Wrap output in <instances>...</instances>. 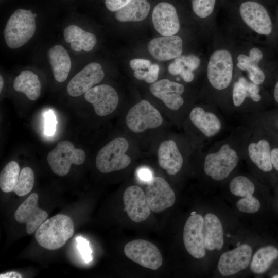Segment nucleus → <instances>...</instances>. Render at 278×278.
Here are the masks:
<instances>
[{
  "instance_id": "6",
  "label": "nucleus",
  "mask_w": 278,
  "mask_h": 278,
  "mask_svg": "<svg viewBox=\"0 0 278 278\" xmlns=\"http://www.w3.org/2000/svg\"><path fill=\"white\" fill-rule=\"evenodd\" d=\"M126 123L129 129L135 133L160 126L163 118L159 111L148 101L143 100L129 110Z\"/></svg>"
},
{
  "instance_id": "35",
  "label": "nucleus",
  "mask_w": 278,
  "mask_h": 278,
  "mask_svg": "<svg viewBox=\"0 0 278 278\" xmlns=\"http://www.w3.org/2000/svg\"><path fill=\"white\" fill-rule=\"evenodd\" d=\"M247 97H249V94L241 77L234 85L232 95L234 105L236 107L240 106Z\"/></svg>"
},
{
  "instance_id": "49",
  "label": "nucleus",
  "mask_w": 278,
  "mask_h": 278,
  "mask_svg": "<svg viewBox=\"0 0 278 278\" xmlns=\"http://www.w3.org/2000/svg\"><path fill=\"white\" fill-rule=\"evenodd\" d=\"M4 85V80L2 75L0 76V92H2Z\"/></svg>"
},
{
  "instance_id": "16",
  "label": "nucleus",
  "mask_w": 278,
  "mask_h": 278,
  "mask_svg": "<svg viewBox=\"0 0 278 278\" xmlns=\"http://www.w3.org/2000/svg\"><path fill=\"white\" fill-rule=\"evenodd\" d=\"M125 209L129 218L134 222L146 220L150 214L145 192L139 186L128 187L123 193Z\"/></svg>"
},
{
  "instance_id": "1",
  "label": "nucleus",
  "mask_w": 278,
  "mask_h": 278,
  "mask_svg": "<svg viewBox=\"0 0 278 278\" xmlns=\"http://www.w3.org/2000/svg\"><path fill=\"white\" fill-rule=\"evenodd\" d=\"M74 233L72 219L64 214H57L46 219L35 233L37 242L48 250H56L63 246Z\"/></svg>"
},
{
  "instance_id": "14",
  "label": "nucleus",
  "mask_w": 278,
  "mask_h": 278,
  "mask_svg": "<svg viewBox=\"0 0 278 278\" xmlns=\"http://www.w3.org/2000/svg\"><path fill=\"white\" fill-rule=\"evenodd\" d=\"M38 199L37 193H32L14 213L16 221L26 224V232L29 234L36 231L48 217L47 213L38 207Z\"/></svg>"
},
{
  "instance_id": "29",
  "label": "nucleus",
  "mask_w": 278,
  "mask_h": 278,
  "mask_svg": "<svg viewBox=\"0 0 278 278\" xmlns=\"http://www.w3.org/2000/svg\"><path fill=\"white\" fill-rule=\"evenodd\" d=\"M278 257V249L272 246L260 248L253 255L250 269L256 274L266 272Z\"/></svg>"
},
{
  "instance_id": "31",
  "label": "nucleus",
  "mask_w": 278,
  "mask_h": 278,
  "mask_svg": "<svg viewBox=\"0 0 278 278\" xmlns=\"http://www.w3.org/2000/svg\"><path fill=\"white\" fill-rule=\"evenodd\" d=\"M229 188L233 195L242 198L252 196L255 191L253 183L242 176L234 177L230 183Z\"/></svg>"
},
{
  "instance_id": "18",
  "label": "nucleus",
  "mask_w": 278,
  "mask_h": 278,
  "mask_svg": "<svg viewBox=\"0 0 278 278\" xmlns=\"http://www.w3.org/2000/svg\"><path fill=\"white\" fill-rule=\"evenodd\" d=\"M149 90L172 110H178L184 103L181 94L184 91V87L181 84L163 79L151 83Z\"/></svg>"
},
{
  "instance_id": "11",
  "label": "nucleus",
  "mask_w": 278,
  "mask_h": 278,
  "mask_svg": "<svg viewBox=\"0 0 278 278\" xmlns=\"http://www.w3.org/2000/svg\"><path fill=\"white\" fill-rule=\"evenodd\" d=\"M240 16L244 22L257 33L270 34L272 30V24L265 8L254 1L242 3L239 8Z\"/></svg>"
},
{
  "instance_id": "50",
  "label": "nucleus",
  "mask_w": 278,
  "mask_h": 278,
  "mask_svg": "<svg viewBox=\"0 0 278 278\" xmlns=\"http://www.w3.org/2000/svg\"><path fill=\"white\" fill-rule=\"evenodd\" d=\"M273 278H278V274L277 275H274V276H272Z\"/></svg>"
},
{
  "instance_id": "40",
  "label": "nucleus",
  "mask_w": 278,
  "mask_h": 278,
  "mask_svg": "<svg viewBox=\"0 0 278 278\" xmlns=\"http://www.w3.org/2000/svg\"><path fill=\"white\" fill-rule=\"evenodd\" d=\"M159 66L158 65L151 64L148 71H146L144 81L148 83H152L156 81L158 78Z\"/></svg>"
},
{
  "instance_id": "38",
  "label": "nucleus",
  "mask_w": 278,
  "mask_h": 278,
  "mask_svg": "<svg viewBox=\"0 0 278 278\" xmlns=\"http://www.w3.org/2000/svg\"><path fill=\"white\" fill-rule=\"evenodd\" d=\"M179 58L185 67L192 71L197 69L200 63V59L195 55L180 56Z\"/></svg>"
},
{
  "instance_id": "30",
  "label": "nucleus",
  "mask_w": 278,
  "mask_h": 278,
  "mask_svg": "<svg viewBox=\"0 0 278 278\" xmlns=\"http://www.w3.org/2000/svg\"><path fill=\"white\" fill-rule=\"evenodd\" d=\"M20 173L19 164L14 161L8 162L5 166L0 173V188L3 192L14 191Z\"/></svg>"
},
{
  "instance_id": "8",
  "label": "nucleus",
  "mask_w": 278,
  "mask_h": 278,
  "mask_svg": "<svg viewBox=\"0 0 278 278\" xmlns=\"http://www.w3.org/2000/svg\"><path fill=\"white\" fill-rule=\"evenodd\" d=\"M125 255L141 266L153 270L162 264L163 258L158 247L144 239H135L127 243L124 247Z\"/></svg>"
},
{
  "instance_id": "15",
  "label": "nucleus",
  "mask_w": 278,
  "mask_h": 278,
  "mask_svg": "<svg viewBox=\"0 0 278 278\" xmlns=\"http://www.w3.org/2000/svg\"><path fill=\"white\" fill-rule=\"evenodd\" d=\"M252 252L251 246L244 244L223 253L218 261L219 271L223 276H229L245 269L250 263Z\"/></svg>"
},
{
  "instance_id": "48",
  "label": "nucleus",
  "mask_w": 278,
  "mask_h": 278,
  "mask_svg": "<svg viewBox=\"0 0 278 278\" xmlns=\"http://www.w3.org/2000/svg\"><path fill=\"white\" fill-rule=\"evenodd\" d=\"M274 96L275 101L278 103V81L275 84L274 91Z\"/></svg>"
},
{
  "instance_id": "20",
  "label": "nucleus",
  "mask_w": 278,
  "mask_h": 278,
  "mask_svg": "<svg viewBox=\"0 0 278 278\" xmlns=\"http://www.w3.org/2000/svg\"><path fill=\"white\" fill-rule=\"evenodd\" d=\"M158 157L159 166L168 175H176L180 170L183 159L174 141L162 142L158 150Z\"/></svg>"
},
{
  "instance_id": "23",
  "label": "nucleus",
  "mask_w": 278,
  "mask_h": 278,
  "mask_svg": "<svg viewBox=\"0 0 278 278\" xmlns=\"http://www.w3.org/2000/svg\"><path fill=\"white\" fill-rule=\"evenodd\" d=\"M64 39L71 43V48L75 51L91 50L97 43L96 36L86 32L80 27L71 25L66 27L63 32Z\"/></svg>"
},
{
  "instance_id": "46",
  "label": "nucleus",
  "mask_w": 278,
  "mask_h": 278,
  "mask_svg": "<svg viewBox=\"0 0 278 278\" xmlns=\"http://www.w3.org/2000/svg\"><path fill=\"white\" fill-rule=\"evenodd\" d=\"M271 157L273 166L278 171V148H274L272 150Z\"/></svg>"
},
{
  "instance_id": "42",
  "label": "nucleus",
  "mask_w": 278,
  "mask_h": 278,
  "mask_svg": "<svg viewBox=\"0 0 278 278\" xmlns=\"http://www.w3.org/2000/svg\"><path fill=\"white\" fill-rule=\"evenodd\" d=\"M151 64L150 61L144 59H133L130 61V66L134 71L148 69Z\"/></svg>"
},
{
  "instance_id": "34",
  "label": "nucleus",
  "mask_w": 278,
  "mask_h": 278,
  "mask_svg": "<svg viewBox=\"0 0 278 278\" xmlns=\"http://www.w3.org/2000/svg\"><path fill=\"white\" fill-rule=\"evenodd\" d=\"M237 208L241 212L255 213L260 208L259 201L253 195L239 199L236 203Z\"/></svg>"
},
{
  "instance_id": "44",
  "label": "nucleus",
  "mask_w": 278,
  "mask_h": 278,
  "mask_svg": "<svg viewBox=\"0 0 278 278\" xmlns=\"http://www.w3.org/2000/svg\"><path fill=\"white\" fill-rule=\"evenodd\" d=\"M137 174L138 178L144 182L148 183L153 178V175L149 168L142 167L137 170Z\"/></svg>"
},
{
  "instance_id": "41",
  "label": "nucleus",
  "mask_w": 278,
  "mask_h": 278,
  "mask_svg": "<svg viewBox=\"0 0 278 278\" xmlns=\"http://www.w3.org/2000/svg\"><path fill=\"white\" fill-rule=\"evenodd\" d=\"M131 0H105V5L107 8L112 12L119 10Z\"/></svg>"
},
{
  "instance_id": "9",
  "label": "nucleus",
  "mask_w": 278,
  "mask_h": 278,
  "mask_svg": "<svg viewBox=\"0 0 278 278\" xmlns=\"http://www.w3.org/2000/svg\"><path fill=\"white\" fill-rule=\"evenodd\" d=\"M147 203L151 211L160 213L172 206L176 201L175 192L163 178L154 177L145 189Z\"/></svg>"
},
{
  "instance_id": "3",
  "label": "nucleus",
  "mask_w": 278,
  "mask_h": 278,
  "mask_svg": "<svg viewBox=\"0 0 278 278\" xmlns=\"http://www.w3.org/2000/svg\"><path fill=\"white\" fill-rule=\"evenodd\" d=\"M129 146L128 141L124 137L111 141L97 154L95 160L97 169L102 173H109L126 168L131 161L126 154Z\"/></svg>"
},
{
  "instance_id": "33",
  "label": "nucleus",
  "mask_w": 278,
  "mask_h": 278,
  "mask_svg": "<svg viewBox=\"0 0 278 278\" xmlns=\"http://www.w3.org/2000/svg\"><path fill=\"white\" fill-rule=\"evenodd\" d=\"M216 0H192L194 13L201 18L210 15L214 10Z\"/></svg>"
},
{
  "instance_id": "45",
  "label": "nucleus",
  "mask_w": 278,
  "mask_h": 278,
  "mask_svg": "<svg viewBox=\"0 0 278 278\" xmlns=\"http://www.w3.org/2000/svg\"><path fill=\"white\" fill-rule=\"evenodd\" d=\"M183 79L186 82L192 81L194 78L193 71L184 68L180 74Z\"/></svg>"
},
{
  "instance_id": "43",
  "label": "nucleus",
  "mask_w": 278,
  "mask_h": 278,
  "mask_svg": "<svg viewBox=\"0 0 278 278\" xmlns=\"http://www.w3.org/2000/svg\"><path fill=\"white\" fill-rule=\"evenodd\" d=\"M185 67L183 63L177 57L175 58L174 62L168 66V71L172 75H180Z\"/></svg>"
},
{
  "instance_id": "25",
  "label": "nucleus",
  "mask_w": 278,
  "mask_h": 278,
  "mask_svg": "<svg viewBox=\"0 0 278 278\" xmlns=\"http://www.w3.org/2000/svg\"><path fill=\"white\" fill-rule=\"evenodd\" d=\"M263 57L261 50L254 47L250 50L249 56L240 54L237 58V67L241 70L247 71L250 80L257 85L261 84L265 78L263 71L258 66Z\"/></svg>"
},
{
  "instance_id": "32",
  "label": "nucleus",
  "mask_w": 278,
  "mask_h": 278,
  "mask_svg": "<svg viewBox=\"0 0 278 278\" xmlns=\"http://www.w3.org/2000/svg\"><path fill=\"white\" fill-rule=\"evenodd\" d=\"M34 182V173L32 169L28 167H24L20 171L14 192L19 196L23 197L32 190Z\"/></svg>"
},
{
  "instance_id": "2",
  "label": "nucleus",
  "mask_w": 278,
  "mask_h": 278,
  "mask_svg": "<svg viewBox=\"0 0 278 278\" xmlns=\"http://www.w3.org/2000/svg\"><path fill=\"white\" fill-rule=\"evenodd\" d=\"M36 16L31 10L22 9H18L12 14L3 32L9 48H19L32 38L36 31Z\"/></svg>"
},
{
  "instance_id": "28",
  "label": "nucleus",
  "mask_w": 278,
  "mask_h": 278,
  "mask_svg": "<svg viewBox=\"0 0 278 278\" xmlns=\"http://www.w3.org/2000/svg\"><path fill=\"white\" fill-rule=\"evenodd\" d=\"M248 153L252 161L259 169L265 172L272 169L270 146L267 140L262 139L257 143H251L248 147Z\"/></svg>"
},
{
  "instance_id": "39",
  "label": "nucleus",
  "mask_w": 278,
  "mask_h": 278,
  "mask_svg": "<svg viewBox=\"0 0 278 278\" xmlns=\"http://www.w3.org/2000/svg\"><path fill=\"white\" fill-rule=\"evenodd\" d=\"M243 80L249 94V97L254 101H259L261 99V96L259 94L258 85L253 82H248L244 77H243Z\"/></svg>"
},
{
  "instance_id": "17",
  "label": "nucleus",
  "mask_w": 278,
  "mask_h": 278,
  "mask_svg": "<svg viewBox=\"0 0 278 278\" xmlns=\"http://www.w3.org/2000/svg\"><path fill=\"white\" fill-rule=\"evenodd\" d=\"M152 20L155 29L163 36L175 35L180 29L176 9L170 3L158 4L153 10Z\"/></svg>"
},
{
  "instance_id": "37",
  "label": "nucleus",
  "mask_w": 278,
  "mask_h": 278,
  "mask_svg": "<svg viewBox=\"0 0 278 278\" xmlns=\"http://www.w3.org/2000/svg\"><path fill=\"white\" fill-rule=\"evenodd\" d=\"M45 127L44 133L47 136L53 135L56 130L57 121L53 112L49 110L44 114Z\"/></svg>"
},
{
  "instance_id": "19",
  "label": "nucleus",
  "mask_w": 278,
  "mask_h": 278,
  "mask_svg": "<svg viewBox=\"0 0 278 278\" xmlns=\"http://www.w3.org/2000/svg\"><path fill=\"white\" fill-rule=\"evenodd\" d=\"M149 53L159 61H167L181 55L183 42L181 38L176 35L154 38L148 43Z\"/></svg>"
},
{
  "instance_id": "21",
  "label": "nucleus",
  "mask_w": 278,
  "mask_h": 278,
  "mask_svg": "<svg viewBox=\"0 0 278 278\" xmlns=\"http://www.w3.org/2000/svg\"><path fill=\"white\" fill-rule=\"evenodd\" d=\"M203 233L205 249L219 251L222 248L224 244L223 228L216 215L212 213L205 215Z\"/></svg>"
},
{
  "instance_id": "4",
  "label": "nucleus",
  "mask_w": 278,
  "mask_h": 278,
  "mask_svg": "<svg viewBox=\"0 0 278 278\" xmlns=\"http://www.w3.org/2000/svg\"><path fill=\"white\" fill-rule=\"evenodd\" d=\"M85 160V153L80 149L75 148L67 140L59 142L47 156V163L54 173L60 176L66 175L72 164L81 165Z\"/></svg>"
},
{
  "instance_id": "47",
  "label": "nucleus",
  "mask_w": 278,
  "mask_h": 278,
  "mask_svg": "<svg viewBox=\"0 0 278 278\" xmlns=\"http://www.w3.org/2000/svg\"><path fill=\"white\" fill-rule=\"evenodd\" d=\"M23 276L18 272L9 271L0 274L1 278H22Z\"/></svg>"
},
{
  "instance_id": "7",
  "label": "nucleus",
  "mask_w": 278,
  "mask_h": 278,
  "mask_svg": "<svg viewBox=\"0 0 278 278\" xmlns=\"http://www.w3.org/2000/svg\"><path fill=\"white\" fill-rule=\"evenodd\" d=\"M233 64L231 54L219 49L211 55L207 65V78L211 84L221 90L230 84L233 76Z\"/></svg>"
},
{
  "instance_id": "27",
  "label": "nucleus",
  "mask_w": 278,
  "mask_h": 278,
  "mask_svg": "<svg viewBox=\"0 0 278 278\" xmlns=\"http://www.w3.org/2000/svg\"><path fill=\"white\" fill-rule=\"evenodd\" d=\"M150 5L147 0H131L116 11L115 17L120 22H139L147 16Z\"/></svg>"
},
{
  "instance_id": "24",
  "label": "nucleus",
  "mask_w": 278,
  "mask_h": 278,
  "mask_svg": "<svg viewBox=\"0 0 278 278\" xmlns=\"http://www.w3.org/2000/svg\"><path fill=\"white\" fill-rule=\"evenodd\" d=\"M189 118L193 124L206 137H212L221 128L219 118L213 113L195 107L190 112Z\"/></svg>"
},
{
  "instance_id": "5",
  "label": "nucleus",
  "mask_w": 278,
  "mask_h": 278,
  "mask_svg": "<svg viewBox=\"0 0 278 278\" xmlns=\"http://www.w3.org/2000/svg\"><path fill=\"white\" fill-rule=\"evenodd\" d=\"M238 162L236 152L228 144H224L215 153L207 154L204 161V171L215 180L227 178L235 169Z\"/></svg>"
},
{
  "instance_id": "13",
  "label": "nucleus",
  "mask_w": 278,
  "mask_h": 278,
  "mask_svg": "<svg viewBox=\"0 0 278 278\" xmlns=\"http://www.w3.org/2000/svg\"><path fill=\"white\" fill-rule=\"evenodd\" d=\"M104 77L101 66L98 63H90L70 81L66 88L67 92L72 97L84 94L94 85L101 82Z\"/></svg>"
},
{
  "instance_id": "36",
  "label": "nucleus",
  "mask_w": 278,
  "mask_h": 278,
  "mask_svg": "<svg viewBox=\"0 0 278 278\" xmlns=\"http://www.w3.org/2000/svg\"><path fill=\"white\" fill-rule=\"evenodd\" d=\"M77 247L82 258L86 263L92 260V251L88 241L83 237L78 236L76 238Z\"/></svg>"
},
{
  "instance_id": "12",
  "label": "nucleus",
  "mask_w": 278,
  "mask_h": 278,
  "mask_svg": "<svg viewBox=\"0 0 278 278\" xmlns=\"http://www.w3.org/2000/svg\"><path fill=\"white\" fill-rule=\"evenodd\" d=\"M84 98L93 105L96 114L99 116L112 113L117 108L119 101L116 91L108 84L92 87L84 94Z\"/></svg>"
},
{
  "instance_id": "26",
  "label": "nucleus",
  "mask_w": 278,
  "mask_h": 278,
  "mask_svg": "<svg viewBox=\"0 0 278 278\" xmlns=\"http://www.w3.org/2000/svg\"><path fill=\"white\" fill-rule=\"evenodd\" d=\"M13 86L15 91L24 93L31 100H37L40 95V82L38 76L31 71L21 72L14 79Z\"/></svg>"
},
{
  "instance_id": "22",
  "label": "nucleus",
  "mask_w": 278,
  "mask_h": 278,
  "mask_svg": "<svg viewBox=\"0 0 278 278\" xmlns=\"http://www.w3.org/2000/svg\"><path fill=\"white\" fill-rule=\"evenodd\" d=\"M47 57L55 79L62 82L66 80L71 67L70 57L61 45H56L47 51Z\"/></svg>"
},
{
  "instance_id": "10",
  "label": "nucleus",
  "mask_w": 278,
  "mask_h": 278,
  "mask_svg": "<svg viewBox=\"0 0 278 278\" xmlns=\"http://www.w3.org/2000/svg\"><path fill=\"white\" fill-rule=\"evenodd\" d=\"M204 218L199 214L190 216L183 230V242L187 251L194 258L200 259L205 255L203 233Z\"/></svg>"
}]
</instances>
